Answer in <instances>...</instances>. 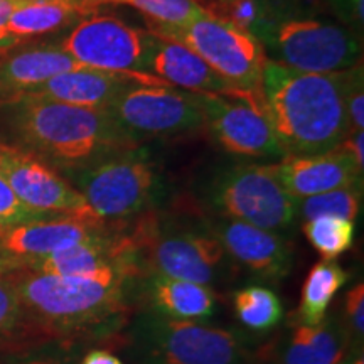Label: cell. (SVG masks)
Segmentation results:
<instances>
[{"label":"cell","mask_w":364,"mask_h":364,"mask_svg":"<svg viewBox=\"0 0 364 364\" xmlns=\"http://www.w3.org/2000/svg\"><path fill=\"white\" fill-rule=\"evenodd\" d=\"M33 344L24 311L16 290L0 275V349H19L22 344Z\"/></svg>","instance_id":"29"},{"label":"cell","mask_w":364,"mask_h":364,"mask_svg":"<svg viewBox=\"0 0 364 364\" xmlns=\"http://www.w3.org/2000/svg\"><path fill=\"white\" fill-rule=\"evenodd\" d=\"M91 6H124L144 14L145 21L159 24L184 26L208 14L196 0H86Z\"/></svg>","instance_id":"27"},{"label":"cell","mask_w":364,"mask_h":364,"mask_svg":"<svg viewBox=\"0 0 364 364\" xmlns=\"http://www.w3.org/2000/svg\"><path fill=\"white\" fill-rule=\"evenodd\" d=\"M265 58L290 70L338 73L363 61V38L307 0H273L255 29Z\"/></svg>","instance_id":"4"},{"label":"cell","mask_w":364,"mask_h":364,"mask_svg":"<svg viewBox=\"0 0 364 364\" xmlns=\"http://www.w3.org/2000/svg\"><path fill=\"white\" fill-rule=\"evenodd\" d=\"M363 353L338 316L326 317L316 326L295 324L275 348L277 364H351Z\"/></svg>","instance_id":"21"},{"label":"cell","mask_w":364,"mask_h":364,"mask_svg":"<svg viewBox=\"0 0 364 364\" xmlns=\"http://www.w3.org/2000/svg\"><path fill=\"white\" fill-rule=\"evenodd\" d=\"M115 124L140 144L204 129L198 93L159 85H132L107 108Z\"/></svg>","instance_id":"10"},{"label":"cell","mask_w":364,"mask_h":364,"mask_svg":"<svg viewBox=\"0 0 364 364\" xmlns=\"http://www.w3.org/2000/svg\"><path fill=\"white\" fill-rule=\"evenodd\" d=\"M262 91L285 157L329 152L351 132L339 71H297L265 59Z\"/></svg>","instance_id":"2"},{"label":"cell","mask_w":364,"mask_h":364,"mask_svg":"<svg viewBox=\"0 0 364 364\" xmlns=\"http://www.w3.org/2000/svg\"><path fill=\"white\" fill-rule=\"evenodd\" d=\"M147 24L150 33L176 41L198 54L235 88L263 97L262 80L267 58L258 39L248 31L209 12L184 26L152 21H147Z\"/></svg>","instance_id":"9"},{"label":"cell","mask_w":364,"mask_h":364,"mask_svg":"<svg viewBox=\"0 0 364 364\" xmlns=\"http://www.w3.org/2000/svg\"><path fill=\"white\" fill-rule=\"evenodd\" d=\"M272 167L287 193L297 199L363 184L364 169L341 145L314 156H287Z\"/></svg>","instance_id":"18"},{"label":"cell","mask_w":364,"mask_h":364,"mask_svg":"<svg viewBox=\"0 0 364 364\" xmlns=\"http://www.w3.org/2000/svg\"><path fill=\"white\" fill-rule=\"evenodd\" d=\"M48 218L56 216L46 215V213L36 211V209L26 206V204L14 194L11 186L7 184V181L0 176V226L21 225V223L48 220Z\"/></svg>","instance_id":"31"},{"label":"cell","mask_w":364,"mask_h":364,"mask_svg":"<svg viewBox=\"0 0 364 364\" xmlns=\"http://www.w3.org/2000/svg\"><path fill=\"white\" fill-rule=\"evenodd\" d=\"M21 268L46 275L93 280L103 285L130 284L132 280L118 252V231L80 241L48 257L22 262Z\"/></svg>","instance_id":"17"},{"label":"cell","mask_w":364,"mask_h":364,"mask_svg":"<svg viewBox=\"0 0 364 364\" xmlns=\"http://www.w3.org/2000/svg\"><path fill=\"white\" fill-rule=\"evenodd\" d=\"M361 208L363 184H358L299 199V218L309 221L318 216H339L356 221Z\"/></svg>","instance_id":"28"},{"label":"cell","mask_w":364,"mask_h":364,"mask_svg":"<svg viewBox=\"0 0 364 364\" xmlns=\"http://www.w3.org/2000/svg\"><path fill=\"white\" fill-rule=\"evenodd\" d=\"M364 130L363 132H349V135L346 136L344 142L341 144L346 152L354 159V162L358 164L361 169H364Z\"/></svg>","instance_id":"35"},{"label":"cell","mask_w":364,"mask_h":364,"mask_svg":"<svg viewBox=\"0 0 364 364\" xmlns=\"http://www.w3.org/2000/svg\"><path fill=\"white\" fill-rule=\"evenodd\" d=\"M304 235L324 260H336L354 245V221L339 216H318L304 221Z\"/></svg>","instance_id":"26"},{"label":"cell","mask_w":364,"mask_h":364,"mask_svg":"<svg viewBox=\"0 0 364 364\" xmlns=\"http://www.w3.org/2000/svg\"><path fill=\"white\" fill-rule=\"evenodd\" d=\"M346 329L351 336L353 344L363 349L364 339V285L359 282L346 294L344 297V318Z\"/></svg>","instance_id":"33"},{"label":"cell","mask_w":364,"mask_h":364,"mask_svg":"<svg viewBox=\"0 0 364 364\" xmlns=\"http://www.w3.org/2000/svg\"><path fill=\"white\" fill-rule=\"evenodd\" d=\"M29 0H0V48H7V46L14 44L7 33V24L14 16V12H17L22 6Z\"/></svg>","instance_id":"34"},{"label":"cell","mask_w":364,"mask_h":364,"mask_svg":"<svg viewBox=\"0 0 364 364\" xmlns=\"http://www.w3.org/2000/svg\"><path fill=\"white\" fill-rule=\"evenodd\" d=\"M204 129L215 142L236 157L284 159L285 152L268 117L262 95L198 93Z\"/></svg>","instance_id":"11"},{"label":"cell","mask_w":364,"mask_h":364,"mask_svg":"<svg viewBox=\"0 0 364 364\" xmlns=\"http://www.w3.org/2000/svg\"><path fill=\"white\" fill-rule=\"evenodd\" d=\"M112 231L108 223L102 220L56 216L21 225L0 226V250L22 263L48 257L58 250L105 236Z\"/></svg>","instance_id":"16"},{"label":"cell","mask_w":364,"mask_h":364,"mask_svg":"<svg viewBox=\"0 0 364 364\" xmlns=\"http://www.w3.org/2000/svg\"><path fill=\"white\" fill-rule=\"evenodd\" d=\"M81 68L59 43L0 48V107L17 103L53 76Z\"/></svg>","instance_id":"19"},{"label":"cell","mask_w":364,"mask_h":364,"mask_svg":"<svg viewBox=\"0 0 364 364\" xmlns=\"http://www.w3.org/2000/svg\"><path fill=\"white\" fill-rule=\"evenodd\" d=\"M65 176L83 196L91 211L105 223L129 220L145 213L162 193V174L157 162L139 147Z\"/></svg>","instance_id":"8"},{"label":"cell","mask_w":364,"mask_h":364,"mask_svg":"<svg viewBox=\"0 0 364 364\" xmlns=\"http://www.w3.org/2000/svg\"><path fill=\"white\" fill-rule=\"evenodd\" d=\"M132 85L171 86L147 73H112L81 66L53 76L46 83L29 91L22 100L56 102L73 107L107 110L113 100Z\"/></svg>","instance_id":"15"},{"label":"cell","mask_w":364,"mask_h":364,"mask_svg":"<svg viewBox=\"0 0 364 364\" xmlns=\"http://www.w3.org/2000/svg\"><path fill=\"white\" fill-rule=\"evenodd\" d=\"M100 9L86 0H29L19 11L14 12L7 24L12 43L54 33L66 26H75L90 14Z\"/></svg>","instance_id":"23"},{"label":"cell","mask_w":364,"mask_h":364,"mask_svg":"<svg viewBox=\"0 0 364 364\" xmlns=\"http://www.w3.org/2000/svg\"><path fill=\"white\" fill-rule=\"evenodd\" d=\"M0 108L17 147L65 174L139 147L107 110L38 100Z\"/></svg>","instance_id":"1"},{"label":"cell","mask_w":364,"mask_h":364,"mask_svg":"<svg viewBox=\"0 0 364 364\" xmlns=\"http://www.w3.org/2000/svg\"><path fill=\"white\" fill-rule=\"evenodd\" d=\"M21 265H22L21 260H17V258H14L11 255H7L6 252L0 250V275H2V273L16 270V268H21Z\"/></svg>","instance_id":"38"},{"label":"cell","mask_w":364,"mask_h":364,"mask_svg":"<svg viewBox=\"0 0 364 364\" xmlns=\"http://www.w3.org/2000/svg\"><path fill=\"white\" fill-rule=\"evenodd\" d=\"M349 273L334 260H322L309 270L300 294L297 317L300 324L316 326L327 317L334 295L348 284Z\"/></svg>","instance_id":"24"},{"label":"cell","mask_w":364,"mask_h":364,"mask_svg":"<svg viewBox=\"0 0 364 364\" xmlns=\"http://www.w3.org/2000/svg\"><path fill=\"white\" fill-rule=\"evenodd\" d=\"M343 102L348 115L349 130H364V68L363 61L348 70L339 71Z\"/></svg>","instance_id":"30"},{"label":"cell","mask_w":364,"mask_h":364,"mask_svg":"<svg viewBox=\"0 0 364 364\" xmlns=\"http://www.w3.org/2000/svg\"><path fill=\"white\" fill-rule=\"evenodd\" d=\"M98 12L90 14L73 26L59 41L63 51L91 70L144 73L149 31L127 24L117 16Z\"/></svg>","instance_id":"12"},{"label":"cell","mask_w":364,"mask_h":364,"mask_svg":"<svg viewBox=\"0 0 364 364\" xmlns=\"http://www.w3.org/2000/svg\"><path fill=\"white\" fill-rule=\"evenodd\" d=\"M204 201L220 218L284 233L299 218V199L287 193L272 164L236 162L213 172Z\"/></svg>","instance_id":"7"},{"label":"cell","mask_w":364,"mask_h":364,"mask_svg":"<svg viewBox=\"0 0 364 364\" xmlns=\"http://www.w3.org/2000/svg\"><path fill=\"white\" fill-rule=\"evenodd\" d=\"M317 4L327 16L363 38L364 0H317Z\"/></svg>","instance_id":"32"},{"label":"cell","mask_w":364,"mask_h":364,"mask_svg":"<svg viewBox=\"0 0 364 364\" xmlns=\"http://www.w3.org/2000/svg\"><path fill=\"white\" fill-rule=\"evenodd\" d=\"M78 364H124V361L107 349H91Z\"/></svg>","instance_id":"37"},{"label":"cell","mask_w":364,"mask_h":364,"mask_svg":"<svg viewBox=\"0 0 364 364\" xmlns=\"http://www.w3.org/2000/svg\"><path fill=\"white\" fill-rule=\"evenodd\" d=\"M144 295L152 312L171 318L198 321L211 317L216 311V294L208 285L194 282L149 275Z\"/></svg>","instance_id":"22"},{"label":"cell","mask_w":364,"mask_h":364,"mask_svg":"<svg viewBox=\"0 0 364 364\" xmlns=\"http://www.w3.org/2000/svg\"><path fill=\"white\" fill-rule=\"evenodd\" d=\"M142 71L166 81L167 85L191 91V93L230 95L241 91L221 78L186 46L172 39L161 38L154 33L149 36Z\"/></svg>","instance_id":"20"},{"label":"cell","mask_w":364,"mask_h":364,"mask_svg":"<svg viewBox=\"0 0 364 364\" xmlns=\"http://www.w3.org/2000/svg\"><path fill=\"white\" fill-rule=\"evenodd\" d=\"M11 364H75L70 356H61V354L51 353H33L27 356L17 358Z\"/></svg>","instance_id":"36"},{"label":"cell","mask_w":364,"mask_h":364,"mask_svg":"<svg viewBox=\"0 0 364 364\" xmlns=\"http://www.w3.org/2000/svg\"><path fill=\"white\" fill-rule=\"evenodd\" d=\"M125 356L132 364H248L240 332L145 311L129 324Z\"/></svg>","instance_id":"5"},{"label":"cell","mask_w":364,"mask_h":364,"mask_svg":"<svg viewBox=\"0 0 364 364\" xmlns=\"http://www.w3.org/2000/svg\"><path fill=\"white\" fill-rule=\"evenodd\" d=\"M16 290L31 338H76L117 329L127 311V284L103 285L16 268L4 273Z\"/></svg>","instance_id":"3"},{"label":"cell","mask_w":364,"mask_h":364,"mask_svg":"<svg viewBox=\"0 0 364 364\" xmlns=\"http://www.w3.org/2000/svg\"><path fill=\"white\" fill-rule=\"evenodd\" d=\"M0 176L31 209L53 216L100 220L65 176L17 145L0 142Z\"/></svg>","instance_id":"13"},{"label":"cell","mask_w":364,"mask_h":364,"mask_svg":"<svg viewBox=\"0 0 364 364\" xmlns=\"http://www.w3.org/2000/svg\"><path fill=\"white\" fill-rule=\"evenodd\" d=\"M233 306L241 324L255 332L273 329L284 316V307L277 294L262 285H250L238 290Z\"/></svg>","instance_id":"25"},{"label":"cell","mask_w":364,"mask_h":364,"mask_svg":"<svg viewBox=\"0 0 364 364\" xmlns=\"http://www.w3.org/2000/svg\"><path fill=\"white\" fill-rule=\"evenodd\" d=\"M125 235L140 277L162 275L201 285L225 277L230 255L206 230H184L144 216Z\"/></svg>","instance_id":"6"},{"label":"cell","mask_w":364,"mask_h":364,"mask_svg":"<svg viewBox=\"0 0 364 364\" xmlns=\"http://www.w3.org/2000/svg\"><path fill=\"white\" fill-rule=\"evenodd\" d=\"M233 260L265 280H279L292 270V248L282 233L238 220L215 218L204 225Z\"/></svg>","instance_id":"14"}]
</instances>
